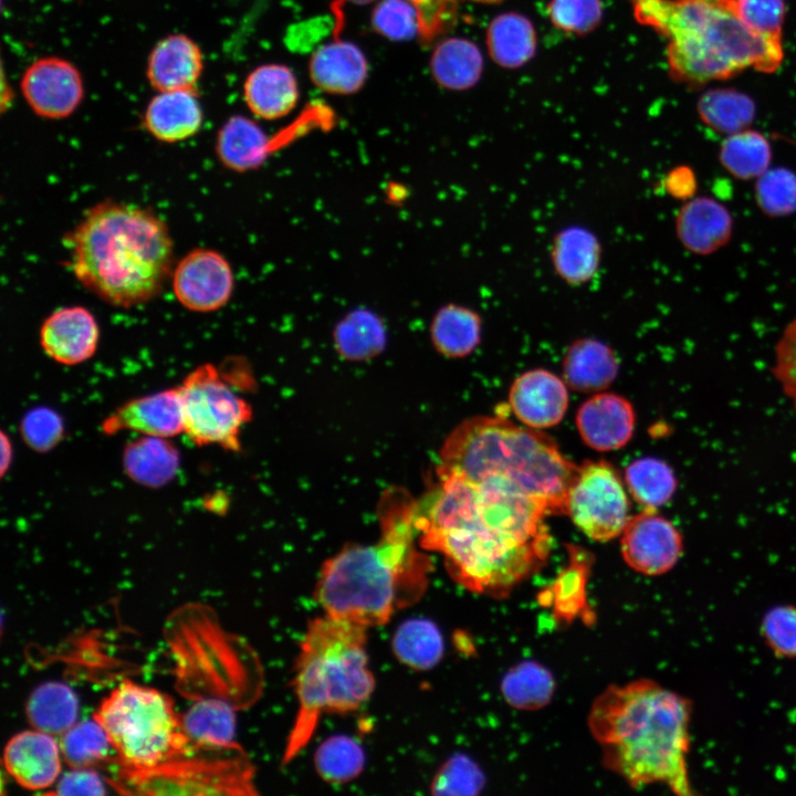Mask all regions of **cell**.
<instances>
[{
	"mask_svg": "<svg viewBox=\"0 0 796 796\" xmlns=\"http://www.w3.org/2000/svg\"><path fill=\"white\" fill-rule=\"evenodd\" d=\"M758 209L767 217L783 218L796 212V172L786 167H769L754 184Z\"/></svg>",
	"mask_w": 796,
	"mask_h": 796,
	"instance_id": "42",
	"label": "cell"
},
{
	"mask_svg": "<svg viewBox=\"0 0 796 796\" xmlns=\"http://www.w3.org/2000/svg\"><path fill=\"white\" fill-rule=\"evenodd\" d=\"M566 514L589 538L607 542L621 535L629 520V501L615 468L585 461L568 490Z\"/></svg>",
	"mask_w": 796,
	"mask_h": 796,
	"instance_id": "11",
	"label": "cell"
},
{
	"mask_svg": "<svg viewBox=\"0 0 796 796\" xmlns=\"http://www.w3.org/2000/svg\"><path fill=\"white\" fill-rule=\"evenodd\" d=\"M364 761L362 746L344 735L327 739L315 753V766L320 776L333 783L347 782L358 776Z\"/></svg>",
	"mask_w": 796,
	"mask_h": 796,
	"instance_id": "41",
	"label": "cell"
},
{
	"mask_svg": "<svg viewBox=\"0 0 796 796\" xmlns=\"http://www.w3.org/2000/svg\"><path fill=\"white\" fill-rule=\"evenodd\" d=\"M601 259L599 238L582 226L561 229L549 245V261L555 274L570 286L589 283L598 273Z\"/></svg>",
	"mask_w": 796,
	"mask_h": 796,
	"instance_id": "22",
	"label": "cell"
},
{
	"mask_svg": "<svg viewBox=\"0 0 796 796\" xmlns=\"http://www.w3.org/2000/svg\"><path fill=\"white\" fill-rule=\"evenodd\" d=\"M184 416V433L199 447L219 446L238 452L242 428L252 409L212 364H202L177 386Z\"/></svg>",
	"mask_w": 796,
	"mask_h": 796,
	"instance_id": "10",
	"label": "cell"
},
{
	"mask_svg": "<svg viewBox=\"0 0 796 796\" xmlns=\"http://www.w3.org/2000/svg\"><path fill=\"white\" fill-rule=\"evenodd\" d=\"M635 422L632 405L611 392L593 396L576 415L583 441L597 451H612L627 444L633 434Z\"/></svg>",
	"mask_w": 796,
	"mask_h": 796,
	"instance_id": "19",
	"label": "cell"
},
{
	"mask_svg": "<svg viewBox=\"0 0 796 796\" xmlns=\"http://www.w3.org/2000/svg\"><path fill=\"white\" fill-rule=\"evenodd\" d=\"M621 554L633 570L658 576L670 572L680 561L684 541L679 528L657 510L630 516L621 533Z\"/></svg>",
	"mask_w": 796,
	"mask_h": 796,
	"instance_id": "12",
	"label": "cell"
},
{
	"mask_svg": "<svg viewBox=\"0 0 796 796\" xmlns=\"http://www.w3.org/2000/svg\"><path fill=\"white\" fill-rule=\"evenodd\" d=\"M483 785L484 776L478 765L464 755H455L442 765L431 787L439 795H474Z\"/></svg>",
	"mask_w": 796,
	"mask_h": 796,
	"instance_id": "46",
	"label": "cell"
},
{
	"mask_svg": "<svg viewBox=\"0 0 796 796\" xmlns=\"http://www.w3.org/2000/svg\"><path fill=\"white\" fill-rule=\"evenodd\" d=\"M418 14L419 35L423 42H430L441 33L451 20L455 4L460 0H409ZM482 3H498L501 0H471Z\"/></svg>",
	"mask_w": 796,
	"mask_h": 796,
	"instance_id": "50",
	"label": "cell"
},
{
	"mask_svg": "<svg viewBox=\"0 0 796 796\" xmlns=\"http://www.w3.org/2000/svg\"><path fill=\"white\" fill-rule=\"evenodd\" d=\"M509 401L519 420L533 429H544L563 419L568 392L564 383L553 373L533 369L515 379Z\"/></svg>",
	"mask_w": 796,
	"mask_h": 796,
	"instance_id": "17",
	"label": "cell"
},
{
	"mask_svg": "<svg viewBox=\"0 0 796 796\" xmlns=\"http://www.w3.org/2000/svg\"><path fill=\"white\" fill-rule=\"evenodd\" d=\"M691 716L689 699L641 679L604 690L593 702L588 725L604 766L630 786L663 784L689 796Z\"/></svg>",
	"mask_w": 796,
	"mask_h": 796,
	"instance_id": "2",
	"label": "cell"
},
{
	"mask_svg": "<svg viewBox=\"0 0 796 796\" xmlns=\"http://www.w3.org/2000/svg\"><path fill=\"white\" fill-rule=\"evenodd\" d=\"M625 476L630 494L645 510H658L667 504L678 488L673 469L653 457L631 462Z\"/></svg>",
	"mask_w": 796,
	"mask_h": 796,
	"instance_id": "37",
	"label": "cell"
},
{
	"mask_svg": "<svg viewBox=\"0 0 796 796\" xmlns=\"http://www.w3.org/2000/svg\"><path fill=\"white\" fill-rule=\"evenodd\" d=\"M374 30L390 40L402 41L419 33L418 14L410 1L381 0L371 13Z\"/></svg>",
	"mask_w": 796,
	"mask_h": 796,
	"instance_id": "45",
	"label": "cell"
},
{
	"mask_svg": "<svg viewBox=\"0 0 796 796\" xmlns=\"http://www.w3.org/2000/svg\"><path fill=\"white\" fill-rule=\"evenodd\" d=\"M601 13L600 0H552L548 4L551 21L564 31L578 34L591 31Z\"/></svg>",
	"mask_w": 796,
	"mask_h": 796,
	"instance_id": "47",
	"label": "cell"
},
{
	"mask_svg": "<svg viewBox=\"0 0 796 796\" xmlns=\"http://www.w3.org/2000/svg\"><path fill=\"white\" fill-rule=\"evenodd\" d=\"M771 370L796 411V317L785 326L775 345Z\"/></svg>",
	"mask_w": 796,
	"mask_h": 796,
	"instance_id": "49",
	"label": "cell"
},
{
	"mask_svg": "<svg viewBox=\"0 0 796 796\" xmlns=\"http://www.w3.org/2000/svg\"><path fill=\"white\" fill-rule=\"evenodd\" d=\"M719 161L736 179H756L771 166L772 146L764 134L747 128L726 136Z\"/></svg>",
	"mask_w": 796,
	"mask_h": 796,
	"instance_id": "34",
	"label": "cell"
},
{
	"mask_svg": "<svg viewBox=\"0 0 796 796\" xmlns=\"http://www.w3.org/2000/svg\"><path fill=\"white\" fill-rule=\"evenodd\" d=\"M392 649L405 664L426 670L438 663L442 657V636L431 621L411 619L404 622L395 632Z\"/></svg>",
	"mask_w": 796,
	"mask_h": 796,
	"instance_id": "38",
	"label": "cell"
},
{
	"mask_svg": "<svg viewBox=\"0 0 796 796\" xmlns=\"http://www.w3.org/2000/svg\"><path fill=\"white\" fill-rule=\"evenodd\" d=\"M663 188L671 197L687 201L693 198L698 190L695 172L685 165L673 167L663 178Z\"/></svg>",
	"mask_w": 796,
	"mask_h": 796,
	"instance_id": "52",
	"label": "cell"
},
{
	"mask_svg": "<svg viewBox=\"0 0 796 796\" xmlns=\"http://www.w3.org/2000/svg\"><path fill=\"white\" fill-rule=\"evenodd\" d=\"M180 465L179 451L168 438L145 436L126 444L123 468L134 482L159 488L171 481Z\"/></svg>",
	"mask_w": 796,
	"mask_h": 796,
	"instance_id": "27",
	"label": "cell"
},
{
	"mask_svg": "<svg viewBox=\"0 0 796 796\" xmlns=\"http://www.w3.org/2000/svg\"><path fill=\"white\" fill-rule=\"evenodd\" d=\"M181 722L188 737L196 745L228 747L237 744L235 716L229 701L200 700L181 716Z\"/></svg>",
	"mask_w": 796,
	"mask_h": 796,
	"instance_id": "32",
	"label": "cell"
},
{
	"mask_svg": "<svg viewBox=\"0 0 796 796\" xmlns=\"http://www.w3.org/2000/svg\"><path fill=\"white\" fill-rule=\"evenodd\" d=\"M438 482L413 524L423 549L442 555L449 575L465 589L505 597L547 562L552 515L504 480L471 482L437 468Z\"/></svg>",
	"mask_w": 796,
	"mask_h": 796,
	"instance_id": "1",
	"label": "cell"
},
{
	"mask_svg": "<svg viewBox=\"0 0 796 796\" xmlns=\"http://www.w3.org/2000/svg\"><path fill=\"white\" fill-rule=\"evenodd\" d=\"M434 80L450 90L471 87L482 72V56L470 41L452 38L440 43L431 57Z\"/></svg>",
	"mask_w": 796,
	"mask_h": 796,
	"instance_id": "35",
	"label": "cell"
},
{
	"mask_svg": "<svg viewBox=\"0 0 796 796\" xmlns=\"http://www.w3.org/2000/svg\"><path fill=\"white\" fill-rule=\"evenodd\" d=\"M100 328L93 314L83 306L61 307L51 313L40 328V345L54 362L73 366L95 354Z\"/></svg>",
	"mask_w": 796,
	"mask_h": 796,
	"instance_id": "16",
	"label": "cell"
},
{
	"mask_svg": "<svg viewBox=\"0 0 796 796\" xmlns=\"http://www.w3.org/2000/svg\"><path fill=\"white\" fill-rule=\"evenodd\" d=\"M21 91L39 116L59 119L80 105L84 87L77 69L66 60L50 56L33 62L23 73Z\"/></svg>",
	"mask_w": 796,
	"mask_h": 796,
	"instance_id": "14",
	"label": "cell"
},
{
	"mask_svg": "<svg viewBox=\"0 0 796 796\" xmlns=\"http://www.w3.org/2000/svg\"><path fill=\"white\" fill-rule=\"evenodd\" d=\"M233 289L234 275L229 261L212 249L191 250L172 272L175 296L193 312L208 313L223 307Z\"/></svg>",
	"mask_w": 796,
	"mask_h": 796,
	"instance_id": "13",
	"label": "cell"
},
{
	"mask_svg": "<svg viewBox=\"0 0 796 796\" xmlns=\"http://www.w3.org/2000/svg\"><path fill=\"white\" fill-rule=\"evenodd\" d=\"M368 74L362 50L347 41H333L320 46L311 56L313 83L331 94H353L362 88Z\"/></svg>",
	"mask_w": 796,
	"mask_h": 796,
	"instance_id": "24",
	"label": "cell"
},
{
	"mask_svg": "<svg viewBox=\"0 0 796 796\" xmlns=\"http://www.w3.org/2000/svg\"><path fill=\"white\" fill-rule=\"evenodd\" d=\"M733 224L730 210L706 196L687 200L674 221L678 240L696 255H710L725 247L732 238Z\"/></svg>",
	"mask_w": 796,
	"mask_h": 796,
	"instance_id": "20",
	"label": "cell"
},
{
	"mask_svg": "<svg viewBox=\"0 0 796 796\" xmlns=\"http://www.w3.org/2000/svg\"><path fill=\"white\" fill-rule=\"evenodd\" d=\"M367 629L326 614L310 621L294 668L297 709L283 763L307 745L324 713L355 711L371 695L375 679L368 666Z\"/></svg>",
	"mask_w": 796,
	"mask_h": 796,
	"instance_id": "7",
	"label": "cell"
},
{
	"mask_svg": "<svg viewBox=\"0 0 796 796\" xmlns=\"http://www.w3.org/2000/svg\"><path fill=\"white\" fill-rule=\"evenodd\" d=\"M272 140L252 119L231 116L220 128L216 151L221 164L230 170L244 172L256 169L266 159Z\"/></svg>",
	"mask_w": 796,
	"mask_h": 796,
	"instance_id": "28",
	"label": "cell"
},
{
	"mask_svg": "<svg viewBox=\"0 0 796 796\" xmlns=\"http://www.w3.org/2000/svg\"><path fill=\"white\" fill-rule=\"evenodd\" d=\"M482 326V317L474 308L459 303H447L432 316L430 338L441 355L461 358L479 346Z\"/></svg>",
	"mask_w": 796,
	"mask_h": 796,
	"instance_id": "29",
	"label": "cell"
},
{
	"mask_svg": "<svg viewBox=\"0 0 796 796\" xmlns=\"http://www.w3.org/2000/svg\"><path fill=\"white\" fill-rule=\"evenodd\" d=\"M1 465H0V473L3 478L9 470L11 462H12V455H13V449L10 438L6 434V432H1Z\"/></svg>",
	"mask_w": 796,
	"mask_h": 796,
	"instance_id": "53",
	"label": "cell"
},
{
	"mask_svg": "<svg viewBox=\"0 0 796 796\" xmlns=\"http://www.w3.org/2000/svg\"><path fill=\"white\" fill-rule=\"evenodd\" d=\"M60 744L53 735L24 731L6 745L3 764L14 781L28 789H45L55 783L61 772Z\"/></svg>",
	"mask_w": 796,
	"mask_h": 796,
	"instance_id": "18",
	"label": "cell"
},
{
	"mask_svg": "<svg viewBox=\"0 0 796 796\" xmlns=\"http://www.w3.org/2000/svg\"><path fill=\"white\" fill-rule=\"evenodd\" d=\"M253 767L240 745L206 747L192 743L180 756L146 772L117 773L116 787L142 794H255Z\"/></svg>",
	"mask_w": 796,
	"mask_h": 796,
	"instance_id": "9",
	"label": "cell"
},
{
	"mask_svg": "<svg viewBox=\"0 0 796 796\" xmlns=\"http://www.w3.org/2000/svg\"><path fill=\"white\" fill-rule=\"evenodd\" d=\"M415 506L399 490L389 491L379 540L346 546L323 564L314 596L324 614L370 628L421 598L430 562L415 545Z\"/></svg>",
	"mask_w": 796,
	"mask_h": 796,
	"instance_id": "3",
	"label": "cell"
},
{
	"mask_svg": "<svg viewBox=\"0 0 796 796\" xmlns=\"http://www.w3.org/2000/svg\"><path fill=\"white\" fill-rule=\"evenodd\" d=\"M615 352L604 342L591 337L578 338L567 348L563 362L564 380L580 392L607 388L618 374Z\"/></svg>",
	"mask_w": 796,
	"mask_h": 796,
	"instance_id": "26",
	"label": "cell"
},
{
	"mask_svg": "<svg viewBox=\"0 0 796 796\" xmlns=\"http://www.w3.org/2000/svg\"><path fill=\"white\" fill-rule=\"evenodd\" d=\"M101 429L109 436L133 431L144 436L171 438L184 432L178 388H169L126 401L106 417Z\"/></svg>",
	"mask_w": 796,
	"mask_h": 796,
	"instance_id": "15",
	"label": "cell"
},
{
	"mask_svg": "<svg viewBox=\"0 0 796 796\" xmlns=\"http://www.w3.org/2000/svg\"><path fill=\"white\" fill-rule=\"evenodd\" d=\"M243 95L256 117L274 121L292 112L300 92L291 69L282 64H264L248 75Z\"/></svg>",
	"mask_w": 796,
	"mask_h": 796,
	"instance_id": "25",
	"label": "cell"
},
{
	"mask_svg": "<svg viewBox=\"0 0 796 796\" xmlns=\"http://www.w3.org/2000/svg\"><path fill=\"white\" fill-rule=\"evenodd\" d=\"M636 19L667 41L674 80L691 86L732 77L746 69L772 73L781 65L782 43L757 35L727 0H630Z\"/></svg>",
	"mask_w": 796,
	"mask_h": 796,
	"instance_id": "5",
	"label": "cell"
},
{
	"mask_svg": "<svg viewBox=\"0 0 796 796\" xmlns=\"http://www.w3.org/2000/svg\"><path fill=\"white\" fill-rule=\"evenodd\" d=\"M21 436L34 451L46 452L53 449L64 433L60 415L48 407L31 409L21 420Z\"/></svg>",
	"mask_w": 796,
	"mask_h": 796,
	"instance_id": "48",
	"label": "cell"
},
{
	"mask_svg": "<svg viewBox=\"0 0 796 796\" xmlns=\"http://www.w3.org/2000/svg\"><path fill=\"white\" fill-rule=\"evenodd\" d=\"M438 468L472 482L504 480L556 515L566 514L568 490L579 465L537 429L516 426L500 416H475L447 437Z\"/></svg>",
	"mask_w": 796,
	"mask_h": 796,
	"instance_id": "6",
	"label": "cell"
},
{
	"mask_svg": "<svg viewBox=\"0 0 796 796\" xmlns=\"http://www.w3.org/2000/svg\"><path fill=\"white\" fill-rule=\"evenodd\" d=\"M761 637L779 659H796V606L776 605L762 617Z\"/></svg>",
	"mask_w": 796,
	"mask_h": 796,
	"instance_id": "44",
	"label": "cell"
},
{
	"mask_svg": "<svg viewBox=\"0 0 796 796\" xmlns=\"http://www.w3.org/2000/svg\"><path fill=\"white\" fill-rule=\"evenodd\" d=\"M202 109L192 90L158 91L144 113V126L164 143L193 136L202 124Z\"/></svg>",
	"mask_w": 796,
	"mask_h": 796,
	"instance_id": "23",
	"label": "cell"
},
{
	"mask_svg": "<svg viewBox=\"0 0 796 796\" xmlns=\"http://www.w3.org/2000/svg\"><path fill=\"white\" fill-rule=\"evenodd\" d=\"M492 59L502 66L517 67L527 62L536 46L532 23L516 13L495 18L486 33Z\"/></svg>",
	"mask_w": 796,
	"mask_h": 796,
	"instance_id": "36",
	"label": "cell"
},
{
	"mask_svg": "<svg viewBox=\"0 0 796 796\" xmlns=\"http://www.w3.org/2000/svg\"><path fill=\"white\" fill-rule=\"evenodd\" d=\"M696 109L705 126L726 136L750 128L756 116L754 101L733 88L705 91L698 101Z\"/></svg>",
	"mask_w": 796,
	"mask_h": 796,
	"instance_id": "33",
	"label": "cell"
},
{
	"mask_svg": "<svg viewBox=\"0 0 796 796\" xmlns=\"http://www.w3.org/2000/svg\"><path fill=\"white\" fill-rule=\"evenodd\" d=\"M94 719L111 741L117 773L156 768L192 746L172 700L132 681L118 684L101 702Z\"/></svg>",
	"mask_w": 796,
	"mask_h": 796,
	"instance_id": "8",
	"label": "cell"
},
{
	"mask_svg": "<svg viewBox=\"0 0 796 796\" xmlns=\"http://www.w3.org/2000/svg\"><path fill=\"white\" fill-rule=\"evenodd\" d=\"M347 1H350V2L357 3V4H366L373 0H347Z\"/></svg>",
	"mask_w": 796,
	"mask_h": 796,
	"instance_id": "54",
	"label": "cell"
},
{
	"mask_svg": "<svg viewBox=\"0 0 796 796\" xmlns=\"http://www.w3.org/2000/svg\"><path fill=\"white\" fill-rule=\"evenodd\" d=\"M202 53L184 34L161 39L151 50L147 77L157 91L192 90L202 72Z\"/></svg>",
	"mask_w": 796,
	"mask_h": 796,
	"instance_id": "21",
	"label": "cell"
},
{
	"mask_svg": "<svg viewBox=\"0 0 796 796\" xmlns=\"http://www.w3.org/2000/svg\"><path fill=\"white\" fill-rule=\"evenodd\" d=\"M105 784L93 767H76L57 782L54 795H105Z\"/></svg>",
	"mask_w": 796,
	"mask_h": 796,
	"instance_id": "51",
	"label": "cell"
},
{
	"mask_svg": "<svg viewBox=\"0 0 796 796\" xmlns=\"http://www.w3.org/2000/svg\"><path fill=\"white\" fill-rule=\"evenodd\" d=\"M741 22L757 35L782 43L784 0H727Z\"/></svg>",
	"mask_w": 796,
	"mask_h": 796,
	"instance_id": "43",
	"label": "cell"
},
{
	"mask_svg": "<svg viewBox=\"0 0 796 796\" xmlns=\"http://www.w3.org/2000/svg\"><path fill=\"white\" fill-rule=\"evenodd\" d=\"M70 243L77 281L113 306L151 301L171 273L174 244L167 224L135 205L98 202L83 216Z\"/></svg>",
	"mask_w": 796,
	"mask_h": 796,
	"instance_id": "4",
	"label": "cell"
},
{
	"mask_svg": "<svg viewBox=\"0 0 796 796\" xmlns=\"http://www.w3.org/2000/svg\"><path fill=\"white\" fill-rule=\"evenodd\" d=\"M59 744L62 758L72 768L106 763L114 751L105 730L94 718L93 721L75 723L61 735Z\"/></svg>",
	"mask_w": 796,
	"mask_h": 796,
	"instance_id": "40",
	"label": "cell"
},
{
	"mask_svg": "<svg viewBox=\"0 0 796 796\" xmlns=\"http://www.w3.org/2000/svg\"><path fill=\"white\" fill-rule=\"evenodd\" d=\"M78 701L75 693L60 682H46L38 687L27 703L30 724L51 735H62L77 719Z\"/></svg>",
	"mask_w": 796,
	"mask_h": 796,
	"instance_id": "31",
	"label": "cell"
},
{
	"mask_svg": "<svg viewBox=\"0 0 796 796\" xmlns=\"http://www.w3.org/2000/svg\"><path fill=\"white\" fill-rule=\"evenodd\" d=\"M334 345L347 360H366L380 354L386 346V328L380 317L367 308L348 312L335 325Z\"/></svg>",
	"mask_w": 796,
	"mask_h": 796,
	"instance_id": "30",
	"label": "cell"
},
{
	"mask_svg": "<svg viewBox=\"0 0 796 796\" xmlns=\"http://www.w3.org/2000/svg\"><path fill=\"white\" fill-rule=\"evenodd\" d=\"M554 679L543 666L523 662L503 678L502 693L506 702L521 710H536L548 703L554 692Z\"/></svg>",
	"mask_w": 796,
	"mask_h": 796,
	"instance_id": "39",
	"label": "cell"
}]
</instances>
